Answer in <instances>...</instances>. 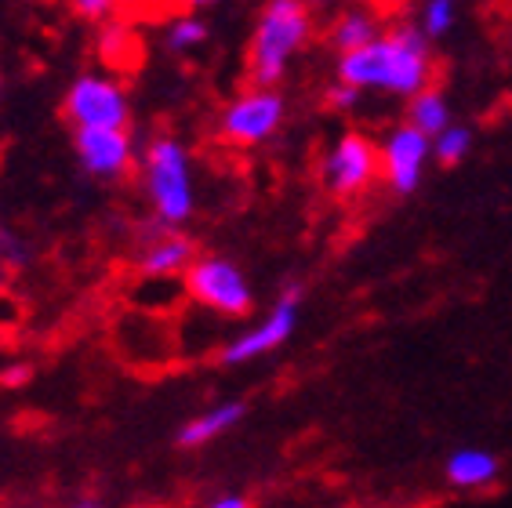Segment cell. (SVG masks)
I'll return each mask as SVG.
<instances>
[{
	"label": "cell",
	"instance_id": "ac0fdd59",
	"mask_svg": "<svg viewBox=\"0 0 512 508\" xmlns=\"http://www.w3.org/2000/svg\"><path fill=\"white\" fill-rule=\"evenodd\" d=\"M204 40H207L204 19H197V15H182V19H175L168 26V37H164V44H168V51H178V55H186V51L200 48Z\"/></svg>",
	"mask_w": 512,
	"mask_h": 508
},
{
	"label": "cell",
	"instance_id": "2e32d148",
	"mask_svg": "<svg viewBox=\"0 0 512 508\" xmlns=\"http://www.w3.org/2000/svg\"><path fill=\"white\" fill-rule=\"evenodd\" d=\"M469 149H473V131L462 124H447L440 135H433V160L444 167L462 164L469 157Z\"/></svg>",
	"mask_w": 512,
	"mask_h": 508
},
{
	"label": "cell",
	"instance_id": "7402d4cb",
	"mask_svg": "<svg viewBox=\"0 0 512 508\" xmlns=\"http://www.w3.org/2000/svg\"><path fill=\"white\" fill-rule=\"evenodd\" d=\"M207 508H251V501L240 498V494H226V498H215Z\"/></svg>",
	"mask_w": 512,
	"mask_h": 508
},
{
	"label": "cell",
	"instance_id": "4316f807",
	"mask_svg": "<svg viewBox=\"0 0 512 508\" xmlns=\"http://www.w3.org/2000/svg\"><path fill=\"white\" fill-rule=\"evenodd\" d=\"M4 284H8V276H4V269H0V291H4Z\"/></svg>",
	"mask_w": 512,
	"mask_h": 508
},
{
	"label": "cell",
	"instance_id": "52a82bcc",
	"mask_svg": "<svg viewBox=\"0 0 512 508\" xmlns=\"http://www.w3.org/2000/svg\"><path fill=\"white\" fill-rule=\"evenodd\" d=\"M62 109L73 120V127H128L131 117L124 88L117 80L99 77V73H84L80 80H73Z\"/></svg>",
	"mask_w": 512,
	"mask_h": 508
},
{
	"label": "cell",
	"instance_id": "6da1fadb",
	"mask_svg": "<svg viewBox=\"0 0 512 508\" xmlns=\"http://www.w3.org/2000/svg\"><path fill=\"white\" fill-rule=\"evenodd\" d=\"M433 77V51H429V37L418 22L382 30L364 48L338 55V80L360 91H385L396 98H411L418 91L433 88Z\"/></svg>",
	"mask_w": 512,
	"mask_h": 508
},
{
	"label": "cell",
	"instance_id": "277c9868",
	"mask_svg": "<svg viewBox=\"0 0 512 508\" xmlns=\"http://www.w3.org/2000/svg\"><path fill=\"white\" fill-rule=\"evenodd\" d=\"M186 291L193 302L222 316H247L255 305V294H251L247 276L240 273V265L218 254L193 258V265L186 269Z\"/></svg>",
	"mask_w": 512,
	"mask_h": 508
},
{
	"label": "cell",
	"instance_id": "d6986e66",
	"mask_svg": "<svg viewBox=\"0 0 512 508\" xmlns=\"http://www.w3.org/2000/svg\"><path fill=\"white\" fill-rule=\"evenodd\" d=\"M360 98H364V91L353 88V84H345V80H338L335 88H327V106L338 109V113H353V109L360 106Z\"/></svg>",
	"mask_w": 512,
	"mask_h": 508
},
{
	"label": "cell",
	"instance_id": "8992f818",
	"mask_svg": "<svg viewBox=\"0 0 512 508\" xmlns=\"http://www.w3.org/2000/svg\"><path fill=\"white\" fill-rule=\"evenodd\" d=\"M284 95L276 88H258L251 84V91H244L240 98H233L222 117H218V135L233 142V146H262L280 131L284 124Z\"/></svg>",
	"mask_w": 512,
	"mask_h": 508
},
{
	"label": "cell",
	"instance_id": "7c38bea8",
	"mask_svg": "<svg viewBox=\"0 0 512 508\" xmlns=\"http://www.w3.org/2000/svg\"><path fill=\"white\" fill-rule=\"evenodd\" d=\"M447 479L462 490L491 487L494 479H498V458H494L491 450H480V447L454 450L451 461H447Z\"/></svg>",
	"mask_w": 512,
	"mask_h": 508
},
{
	"label": "cell",
	"instance_id": "9c48e42d",
	"mask_svg": "<svg viewBox=\"0 0 512 508\" xmlns=\"http://www.w3.org/2000/svg\"><path fill=\"white\" fill-rule=\"evenodd\" d=\"M298 302H302V287L291 284L280 294V302L273 305V313H269L266 320L258 323V327H251V331H244L240 338H233V342L222 349V363L237 367V363H251V360H258V356H266V352L280 349V345L291 338V331H295Z\"/></svg>",
	"mask_w": 512,
	"mask_h": 508
},
{
	"label": "cell",
	"instance_id": "5b68a950",
	"mask_svg": "<svg viewBox=\"0 0 512 508\" xmlns=\"http://www.w3.org/2000/svg\"><path fill=\"white\" fill-rule=\"evenodd\" d=\"M378 175H382V149L360 131H345L320 164L324 189L338 200H353V196L367 193Z\"/></svg>",
	"mask_w": 512,
	"mask_h": 508
},
{
	"label": "cell",
	"instance_id": "5bb4252c",
	"mask_svg": "<svg viewBox=\"0 0 512 508\" xmlns=\"http://www.w3.org/2000/svg\"><path fill=\"white\" fill-rule=\"evenodd\" d=\"M378 33H382V19H378L375 11L345 8L335 19V26H331V44L338 48V55H345V51H356V48H364V44H371Z\"/></svg>",
	"mask_w": 512,
	"mask_h": 508
},
{
	"label": "cell",
	"instance_id": "3957f363",
	"mask_svg": "<svg viewBox=\"0 0 512 508\" xmlns=\"http://www.w3.org/2000/svg\"><path fill=\"white\" fill-rule=\"evenodd\" d=\"M146 196L164 225H182L193 215V171H189L186 146L171 135H157L142 157Z\"/></svg>",
	"mask_w": 512,
	"mask_h": 508
},
{
	"label": "cell",
	"instance_id": "d4e9b609",
	"mask_svg": "<svg viewBox=\"0 0 512 508\" xmlns=\"http://www.w3.org/2000/svg\"><path fill=\"white\" fill-rule=\"evenodd\" d=\"M189 8H211V4H218V0H186Z\"/></svg>",
	"mask_w": 512,
	"mask_h": 508
},
{
	"label": "cell",
	"instance_id": "484cf974",
	"mask_svg": "<svg viewBox=\"0 0 512 508\" xmlns=\"http://www.w3.org/2000/svg\"><path fill=\"white\" fill-rule=\"evenodd\" d=\"M302 4H309V8H327V4H338V0H302Z\"/></svg>",
	"mask_w": 512,
	"mask_h": 508
},
{
	"label": "cell",
	"instance_id": "44dd1931",
	"mask_svg": "<svg viewBox=\"0 0 512 508\" xmlns=\"http://www.w3.org/2000/svg\"><path fill=\"white\" fill-rule=\"evenodd\" d=\"M0 258H8V262H19L22 258V247L15 244V236L4 233V229H0Z\"/></svg>",
	"mask_w": 512,
	"mask_h": 508
},
{
	"label": "cell",
	"instance_id": "ba28073f",
	"mask_svg": "<svg viewBox=\"0 0 512 508\" xmlns=\"http://www.w3.org/2000/svg\"><path fill=\"white\" fill-rule=\"evenodd\" d=\"M382 178L385 186L393 189L396 196H411L414 189L422 186L425 164L433 160V138L418 131L414 124L393 127L389 135L382 138Z\"/></svg>",
	"mask_w": 512,
	"mask_h": 508
},
{
	"label": "cell",
	"instance_id": "4fadbf2b",
	"mask_svg": "<svg viewBox=\"0 0 512 508\" xmlns=\"http://www.w3.org/2000/svg\"><path fill=\"white\" fill-rule=\"evenodd\" d=\"M240 418H244V403H218V407H211V411H204L200 418L182 425V432H178V447H189V450L204 447V443L226 436Z\"/></svg>",
	"mask_w": 512,
	"mask_h": 508
},
{
	"label": "cell",
	"instance_id": "603a6c76",
	"mask_svg": "<svg viewBox=\"0 0 512 508\" xmlns=\"http://www.w3.org/2000/svg\"><path fill=\"white\" fill-rule=\"evenodd\" d=\"M30 378V367H8V374H0V381H4V385H19V381H26Z\"/></svg>",
	"mask_w": 512,
	"mask_h": 508
},
{
	"label": "cell",
	"instance_id": "9a60e30c",
	"mask_svg": "<svg viewBox=\"0 0 512 508\" xmlns=\"http://www.w3.org/2000/svg\"><path fill=\"white\" fill-rule=\"evenodd\" d=\"M407 124H414L429 138L440 135V131L451 124V106H447L444 91L425 88V91H418V95L407 98Z\"/></svg>",
	"mask_w": 512,
	"mask_h": 508
},
{
	"label": "cell",
	"instance_id": "e0dca14e",
	"mask_svg": "<svg viewBox=\"0 0 512 508\" xmlns=\"http://www.w3.org/2000/svg\"><path fill=\"white\" fill-rule=\"evenodd\" d=\"M454 19H458V0H422L418 26L429 40L447 37L454 30Z\"/></svg>",
	"mask_w": 512,
	"mask_h": 508
},
{
	"label": "cell",
	"instance_id": "7a4b0ae2",
	"mask_svg": "<svg viewBox=\"0 0 512 508\" xmlns=\"http://www.w3.org/2000/svg\"><path fill=\"white\" fill-rule=\"evenodd\" d=\"M302 0H269L251 33L247 48V77L258 88H276L287 66L313 37V15Z\"/></svg>",
	"mask_w": 512,
	"mask_h": 508
},
{
	"label": "cell",
	"instance_id": "30bf717a",
	"mask_svg": "<svg viewBox=\"0 0 512 508\" xmlns=\"http://www.w3.org/2000/svg\"><path fill=\"white\" fill-rule=\"evenodd\" d=\"M80 167L95 178H117L131 167V135L128 127H77L73 135Z\"/></svg>",
	"mask_w": 512,
	"mask_h": 508
},
{
	"label": "cell",
	"instance_id": "cb8c5ba5",
	"mask_svg": "<svg viewBox=\"0 0 512 508\" xmlns=\"http://www.w3.org/2000/svg\"><path fill=\"white\" fill-rule=\"evenodd\" d=\"M69 508H99V501H95V498H80V501H73Z\"/></svg>",
	"mask_w": 512,
	"mask_h": 508
},
{
	"label": "cell",
	"instance_id": "8fae6325",
	"mask_svg": "<svg viewBox=\"0 0 512 508\" xmlns=\"http://www.w3.org/2000/svg\"><path fill=\"white\" fill-rule=\"evenodd\" d=\"M193 258H197V251H193V240L182 233H175L168 225V233L157 236L153 244L142 251V258H138V269L149 276V280H171V276L186 273L189 265H193Z\"/></svg>",
	"mask_w": 512,
	"mask_h": 508
},
{
	"label": "cell",
	"instance_id": "ffe728a7",
	"mask_svg": "<svg viewBox=\"0 0 512 508\" xmlns=\"http://www.w3.org/2000/svg\"><path fill=\"white\" fill-rule=\"evenodd\" d=\"M69 4H73V11H77L80 19L102 22V19H109V15L117 11L120 0H69Z\"/></svg>",
	"mask_w": 512,
	"mask_h": 508
}]
</instances>
